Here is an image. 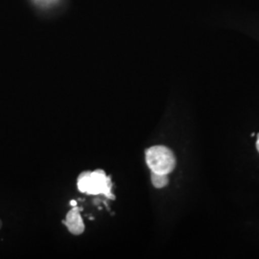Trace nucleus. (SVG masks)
Instances as JSON below:
<instances>
[{
  "instance_id": "nucleus-1",
  "label": "nucleus",
  "mask_w": 259,
  "mask_h": 259,
  "mask_svg": "<svg viewBox=\"0 0 259 259\" xmlns=\"http://www.w3.org/2000/svg\"><path fill=\"white\" fill-rule=\"evenodd\" d=\"M146 163L151 172L159 174H170L176 167L174 153L162 145L150 147L145 151Z\"/></svg>"
},
{
  "instance_id": "nucleus-2",
  "label": "nucleus",
  "mask_w": 259,
  "mask_h": 259,
  "mask_svg": "<svg viewBox=\"0 0 259 259\" xmlns=\"http://www.w3.org/2000/svg\"><path fill=\"white\" fill-rule=\"evenodd\" d=\"M87 194H102L110 200H115V196L112 193L111 177L107 176L105 171L101 169L91 172Z\"/></svg>"
},
{
  "instance_id": "nucleus-3",
  "label": "nucleus",
  "mask_w": 259,
  "mask_h": 259,
  "mask_svg": "<svg viewBox=\"0 0 259 259\" xmlns=\"http://www.w3.org/2000/svg\"><path fill=\"white\" fill-rule=\"evenodd\" d=\"M81 211L82 208H79L76 205L67 212L65 221H63L67 230L73 235H81L84 232V224L81 216Z\"/></svg>"
},
{
  "instance_id": "nucleus-4",
  "label": "nucleus",
  "mask_w": 259,
  "mask_h": 259,
  "mask_svg": "<svg viewBox=\"0 0 259 259\" xmlns=\"http://www.w3.org/2000/svg\"><path fill=\"white\" fill-rule=\"evenodd\" d=\"M151 181H152V184L156 188H162V187L166 186L168 183H169L168 175L154 173V172H151Z\"/></svg>"
},
{
  "instance_id": "nucleus-5",
  "label": "nucleus",
  "mask_w": 259,
  "mask_h": 259,
  "mask_svg": "<svg viewBox=\"0 0 259 259\" xmlns=\"http://www.w3.org/2000/svg\"><path fill=\"white\" fill-rule=\"evenodd\" d=\"M90 175H91V171H84L78 177L77 186H78V190L82 193H87V191H88L89 183H90Z\"/></svg>"
},
{
  "instance_id": "nucleus-6",
  "label": "nucleus",
  "mask_w": 259,
  "mask_h": 259,
  "mask_svg": "<svg viewBox=\"0 0 259 259\" xmlns=\"http://www.w3.org/2000/svg\"><path fill=\"white\" fill-rule=\"evenodd\" d=\"M39 4H41V7H50L53 3L57 2V0H37Z\"/></svg>"
},
{
  "instance_id": "nucleus-7",
  "label": "nucleus",
  "mask_w": 259,
  "mask_h": 259,
  "mask_svg": "<svg viewBox=\"0 0 259 259\" xmlns=\"http://www.w3.org/2000/svg\"><path fill=\"white\" fill-rule=\"evenodd\" d=\"M256 148L259 152V134L257 135V140H256Z\"/></svg>"
},
{
  "instance_id": "nucleus-8",
  "label": "nucleus",
  "mask_w": 259,
  "mask_h": 259,
  "mask_svg": "<svg viewBox=\"0 0 259 259\" xmlns=\"http://www.w3.org/2000/svg\"><path fill=\"white\" fill-rule=\"evenodd\" d=\"M70 204H71L72 206H76V205H77V202H76V201H73V200H72V201L70 202Z\"/></svg>"
}]
</instances>
